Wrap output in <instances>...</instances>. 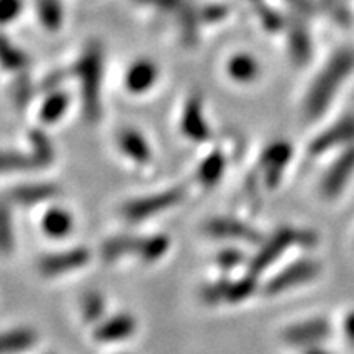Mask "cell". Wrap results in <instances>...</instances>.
I'll return each mask as SVG.
<instances>
[{"instance_id":"e0dca14e","label":"cell","mask_w":354,"mask_h":354,"mask_svg":"<svg viewBox=\"0 0 354 354\" xmlns=\"http://www.w3.org/2000/svg\"><path fill=\"white\" fill-rule=\"evenodd\" d=\"M118 146L131 161L146 165L151 159V149L140 133L135 130H123L118 136Z\"/></svg>"},{"instance_id":"277c9868","label":"cell","mask_w":354,"mask_h":354,"mask_svg":"<svg viewBox=\"0 0 354 354\" xmlns=\"http://www.w3.org/2000/svg\"><path fill=\"white\" fill-rule=\"evenodd\" d=\"M184 196H185L184 189L180 187L169 189V190H165V192L153 194V196L135 198V201L127 202L125 205H123L122 212L123 215H125V218H128L130 221L151 218V216L161 214V212L177 205V203L183 201Z\"/></svg>"},{"instance_id":"8992f818","label":"cell","mask_w":354,"mask_h":354,"mask_svg":"<svg viewBox=\"0 0 354 354\" xmlns=\"http://www.w3.org/2000/svg\"><path fill=\"white\" fill-rule=\"evenodd\" d=\"M331 335V323L325 318H310V320L294 323L287 326L282 339L290 346L308 348L320 344Z\"/></svg>"},{"instance_id":"f1b7e54d","label":"cell","mask_w":354,"mask_h":354,"mask_svg":"<svg viewBox=\"0 0 354 354\" xmlns=\"http://www.w3.org/2000/svg\"><path fill=\"white\" fill-rule=\"evenodd\" d=\"M344 335H346L348 342L354 346V312L348 313V317L344 318Z\"/></svg>"},{"instance_id":"7a4b0ae2","label":"cell","mask_w":354,"mask_h":354,"mask_svg":"<svg viewBox=\"0 0 354 354\" xmlns=\"http://www.w3.org/2000/svg\"><path fill=\"white\" fill-rule=\"evenodd\" d=\"M318 243V236L310 230H295L292 227H282L277 232H274L261 250L254 254V258L250 263V274L258 276L264 272L266 269L271 268L282 254L289 250L290 246L300 245L304 248H312Z\"/></svg>"},{"instance_id":"9c48e42d","label":"cell","mask_w":354,"mask_h":354,"mask_svg":"<svg viewBox=\"0 0 354 354\" xmlns=\"http://www.w3.org/2000/svg\"><path fill=\"white\" fill-rule=\"evenodd\" d=\"M354 145V115L342 118L333 123L330 128L320 133L310 145L308 151L312 156H320V154L331 151L338 146Z\"/></svg>"},{"instance_id":"5b68a950","label":"cell","mask_w":354,"mask_h":354,"mask_svg":"<svg viewBox=\"0 0 354 354\" xmlns=\"http://www.w3.org/2000/svg\"><path fill=\"white\" fill-rule=\"evenodd\" d=\"M256 290V276L250 274L236 281H230V279H223V281L214 282V284H207L201 290V297L205 304L209 305H218V304H238L241 300H246L248 297L254 294Z\"/></svg>"},{"instance_id":"6da1fadb","label":"cell","mask_w":354,"mask_h":354,"mask_svg":"<svg viewBox=\"0 0 354 354\" xmlns=\"http://www.w3.org/2000/svg\"><path fill=\"white\" fill-rule=\"evenodd\" d=\"M354 73V50L343 48L330 57L328 63L322 69L305 99V113L308 118H318L330 107L338 94V88L348 81Z\"/></svg>"},{"instance_id":"5bb4252c","label":"cell","mask_w":354,"mask_h":354,"mask_svg":"<svg viewBox=\"0 0 354 354\" xmlns=\"http://www.w3.org/2000/svg\"><path fill=\"white\" fill-rule=\"evenodd\" d=\"M38 167H44V165L33 151L21 153L13 149H0V176L28 172Z\"/></svg>"},{"instance_id":"f546056e","label":"cell","mask_w":354,"mask_h":354,"mask_svg":"<svg viewBox=\"0 0 354 354\" xmlns=\"http://www.w3.org/2000/svg\"><path fill=\"white\" fill-rule=\"evenodd\" d=\"M302 354H333V353L328 351V349L322 348L320 344H315V346H308V348H305Z\"/></svg>"},{"instance_id":"ba28073f","label":"cell","mask_w":354,"mask_h":354,"mask_svg":"<svg viewBox=\"0 0 354 354\" xmlns=\"http://www.w3.org/2000/svg\"><path fill=\"white\" fill-rule=\"evenodd\" d=\"M205 233L216 240H234L243 243H261L263 236L259 232L245 221L230 218V216H216L205 223Z\"/></svg>"},{"instance_id":"83f0119b","label":"cell","mask_w":354,"mask_h":354,"mask_svg":"<svg viewBox=\"0 0 354 354\" xmlns=\"http://www.w3.org/2000/svg\"><path fill=\"white\" fill-rule=\"evenodd\" d=\"M20 12V0H0V24L17 19Z\"/></svg>"},{"instance_id":"52a82bcc","label":"cell","mask_w":354,"mask_h":354,"mask_svg":"<svg viewBox=\"0 0 354 354\" xmlns=\"http://www.w3.org/2000/svg\"><path fill=\"white\" fill-rule=\"evenodd\" d=\"M354 174V145L346 146L330 169L325 172L320 183V192L325 198H335L343 192L348 180Z\"/></svg>"},{"instance_id":"cb8c5ba5","label":"cell","mask_w":354,"mask_h":354,"mask_svg":"<svg viewBox=\"0 0 354 354\" xmlns=\"http://www.w3.org/2000/svg\"><path fill=\"white\" fill-rule=\"evenodd\" d=\"M30 141H32V151L41 159L43 165H51L53 158H55V149H53L50 140H48L43 133L33 131L32 135H30Z\"/></svg>"},{"instance_id":"ac0fdd59","label":"cell","mask_w":354,"mask_h":354,"mask_svg":"<svg viewBox=\"0 0 354 354\" xmlns=\"http://www.w3.org/2000/svg\"><path fill=\"white\" fill-rule=\"evenodd\" d=\"M169 245L171 241L166 234H151V236L138 238L135 256L143 263H154L167 253Z\"/></svg>"},{"instance_id":"7402d4cb","label":"cell","mask_w":354,"mask_h":354,"mask_svg":"<svg viewBox=\"0 0 354 354\" xmlns=\"http://www.w3.org/2000/svg\"><path fill=\"white\" fill-rule=\"evenodd\" d=\"M131 245H133V236H128V234H120V236L110 238L102 245L100 254L102 258L109 263L112 261H117L120 258H125V256L131 254Z\"/></svg>"},{"instance_id":"ffe728a7","label":"cell","mask_w":354,"mask_h":354,"mask_svg":"<svg viewBox=\"0 0 354 354\" xmlns=\"http://www.w3.org/2000/svg\"><path fill=\"white\" fill-rule=\"evenodd\" d=\"M15 250V225L7 202L0 201V254L7 256Z\"/></svg>"},{"instance_id":"9a60e30c","label":"cell","mask_w":354,"mask_h":354,"mask_svg":"<svg viewBox=\"0 0 354 354\" xmlns=\"http://www.w3.org/2000/svg\"><path fill=\"white\" fill-rule=\"evenodd\" d=\"M37 344V333L32 328H12L0 331V354H20Z\"/></svg>"},{"instance_id":"3957f363","label":"cell","mask_w":354,"mask_h":354,"mask_svg":"<svg viewBox=\"0 0 354 354\" xmlns=\"http://www.w3.org/2000/svg\"><path fill=\"white\" fill-rule=\"evenodd\" d=\"M322 271V264L317 259L304 258L295 261L290 266L277 272L272 279H269L268 284L264 287V292L268 295H279L282 292L297 287L307 282L313 281Z\"/></svg>"},{"instance_id":"4fadbf2b","label":"cell","mask_w":354,"mask_h":354,"mask_svg":"<svg viewBox=\"0 0 354 354\" xmlns=\"http://www.w3.org/2000/svg\"><path fill=\"white\" fill-rule=\"evenodd\" d=\"M136 330V320L128 313H118L100 322L94 331V338L99 343H117L130 338Z\"/></svg>"},{"instance_id":"44dd1931","label":"cell","mask_w":354,"mask_h":354,"mask_svg":"<svg viewBox=\"0 0 354 354\" xmlns=\"http://www.w3.org/2000/svg\"><path fill=\"white\" fill-rule=\"evenodd\" d=\"M183 130L189 138L196 141H203L209 138V128H207L205 122L202 120V113L201 109H198V104H190L187 110H185Z\"/></svg>"},{"instance_id":"4316f807","label":"cell","mask_w":354,"mask_h":354,"mask_svg":"<svg viewBox=\"0 0 354 354\" xmlns=\"http://www.w3.org/2000/svg\"><path fill=\"white\" fill-rule=\"evenodd\" d=\"M243 259H245V256H243L241 251L233 250V248H228V250L220 251V253L216 254V264H218L221 269H227V271L240 266L243 263Z\"/></svg>"},{"instance_id":"d4e9b609","label":"cell","mask_w":354,"mask_h":354,"mask_svg":"<svg viewBox=\"0 0 354 354\" xmlns=\"http://www.w3.org/2000/svg\"><path fill=\"white\" fill-rule=\"evenodd\" d=\"M153 82V69L148 68V66H141V68H136L133 73L128 76V87L133 92L145 91L146 87L151 86Z\"/></svg>"},{"instance_id":"2e32d148","label":"cell","mask_w":354,"mask_h":354,"mask_svg":"<svg viewBox=\"0 0 354 354\" xmlns=\"http://www.w3.org/2000/svg\"><path fill=\"white\" fill-rule=\"evenodd\" d=\"M73 215L66 209H61V207H53L43 216V232L50 238H55V240L66 238L73 232Z\"/></svg>"},{"instance_id":"d6986e66","label":"cell","mask_w":354,"mask_h":354,"mask_svg":"<svg viewBox=\"0 0 354 354\" xmlns=\"http://www.w3.org/2000/svg\"><path fill=\"white\" fill-rule=\"evenodd\" d=\"M225 156L220 151H214L207 156L205 161L202 162L197 171V179L203 187H214L218 183L225 172Z\"/></svg>"},{"instance_id":"603a6c76","label":"cell","mask_w":354,"mask_h":354,"mask_svg":"<svg viewBox=\"0 0 354 354\" xmlns=\"http://www.w3.org/2000/svg\"><path fill=\"white\" fill-rule=\"evenodd\" d=\"M82 317L87 323L100 322L102 315L105 313L107 304L99 292H87L82 299Z\"/></svg>"},{"instance_id":"8fae6325","label":"cell","mask_w":354,"mask_h":354,"mask_svg":"<svg viewBox=\"0 0 354 354\" xmlns=\"http://www.w3.org/2000/svg\"><path fill=\"white\" fill-rule=\"evenodd\" d=\"M292 158V146L286 141L269 145L261 154V167H263L264 183L269 189L277 187L284 174L286 166L289 165Z\"/></svg>"},{"instance_id":"484cf974","label":"cell","mask_w":354,"mask_h":354,"mask_svg":"<svg viewBox=\"0 0 354 354\" xmlns=\"http://www.w3.org/2000/svg\"><path fill=\"white\" fill-rule=\"evenodd\" d=\"M66 107H68V99H66V97H63V95L51 97V99L46 102V105L43 107V112H41L43 120L48 123L56 122L57 118L63 115Z\"/></svg>"},{"instance_id":"7c38bea8","label":"cell","mask_w":354,"mask_h":354,"mask_svg":"<svg viewBox=\"0 0 354 354\" xmlns=\"http://www.w3.org/2000/svg\"><path fill=\"white\" fill-rule=\"evenodd\" d=\"M61 189L56 184L50 183H30L24 185H17L8 192V201L19 205H38L57 197Z\"/></svg>"},{"instance_id":"30bf717a","label":"cell","mask_w":354,"mask_h":354,"mask_svg":"<svg viewBox=\"0 0 354 354\" xmlns=\"http://www.w3.org/2000/svg\"><path fill=\"white\" fill-rule=\"evenodd\" d=\"M88 259H91V254L86 248H73V250L63 251V253L43 256L38 263V269L43 276L55 277L59 274L84 268L88 263Z\"/></svg>"}]
</instances>
